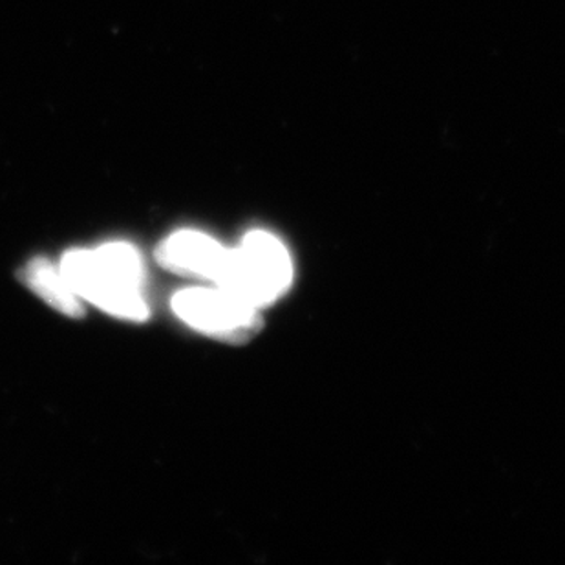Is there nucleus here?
<instances>
[{
    "mask_svg": "<svg viewBox=\"0 0 565 565\" xmlns=\"http://www.w3.org/2000/svg\"><path fill=\"white\" fill-rule=\"evenodd\" d=\"M60 269L79 299L118 319L132 322L149 319V305L143 297V260L127 242H108L92 252H68Z\"/></svg>",
    "mask_w": 565,
    "mask_h": 565,
    "instance_id": "1",
    "label": "nucleus"
},
{
    "mask_svg": "<svg viewBox=\"0 0 565 565\" xmlns=\"http://www.w3.org/2000/svg\"><path fill=\"white\" fill-rule=\"evenodd\" d=\"M291 275L294 269L286 247L269 233L253 231L241 247L230 249L218 286L247 305L260 308L288 289Z\"/></svg>",
    "mask_w": 565,
    "mask_h": 565,
    "instance_id": "2",
    "label": "nucleus"
},
{
    "mask_svg": "<svg viewBox=\"0 0 565 565\" xmlns=\"http://www.w3.org/2000/svg\"><path fill=\"white\" fill-rule=\"evenodd\" d=\"M172 310L194 330L220 341H246L258 330L255 306L224 288H189L172 297Z\"/></svg>",
    "mask_w": 565,
    "mask_h": 565,
    "instance_id": "3",
    "label": "nucleus"
},
{
    "mask_svg": "<svg viewBox=\"0 0 565 565\" xmlns=\"http://www.w3.org/2000/svg\"><path fill=\"white\" fill-rule=\"evenodd\" d=\"M230 249L200 231L183 230L167 236L156 249V260L167 271L183 277L207 278L218 284Z\"/></svg>",
    "mask_w": 565,
    "mask_h": 565,
    "instance_id": "4",
    "label": "nucleus"
},
{
    "mask_svg": "<svg viewBox=\"0 0 565 565\" xmlns=\"http://www.w3.org/2000/svg\"><path fill=\"white\" fill-rule=\"evenodd\" d=\"M21 278L39 299L64 317L81 319L85 315L79 297L70 288L60 267H55L49 258L38 256L28 262L26 266L22 267Z\"/></svg>",
    "mask_w": 565,
    "mask_h": 565,
    "instance_id": "5",
    "label": "nucleus"
}]
</instances>
